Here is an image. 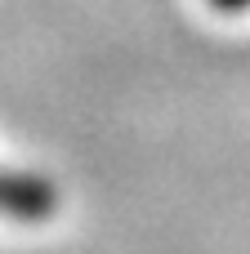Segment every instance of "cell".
<instances>
[{
  "label": "cell",
  "mask_w": 250,
  "mask_h": 254,
  "mask_svg": "<svg viewBox=\"0 0 250 254\" xmlns=\"http://www.w3.org/2000/svg\"><path fill=\"white\" fill-rule=\"evenodd\" d=\"M215 4H224V9H237V4H250V0H215Z\"/></svg>",
  "instance_id": "obj_2"
},
{
  "label": "cell",
  "mask_w": 250,
  "mask_h": 254,
  "mask_svg": "<svg viewBox=\"0 0 250 254\" xmlns=\"http://www.w3.org/2000/svg\"><path fill=\"white\" fill-rule=\"evenodd\" d=\"M49 188H40V183H31V179H9V174H0V210H13V214H22V219H40L45 210H49Z\"/></svg>",
  "instance_id": "obj_1"
}]
</instances>
